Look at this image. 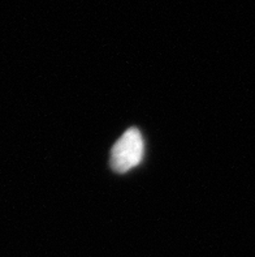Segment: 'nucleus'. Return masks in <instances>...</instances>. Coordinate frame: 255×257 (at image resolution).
Masks as SVG:
<instances>
[{
	"instance_id": "obj_1",
	"label": "nucleus",
	"mask_w": 255,
	"mask_h": 257,
	"mask_svg": "<svg viewBox=\"0 0 255 257\" xmlns=\"http://www.w3.org/2000/svg\"><path fill=\"white\" fill-rule=\"evenodd\" d=\"M145 153L143 137L137 128H130L120 137L111 152V167L115 173L125 174L138 166Z\"/></svg>"
}]
</instances>
